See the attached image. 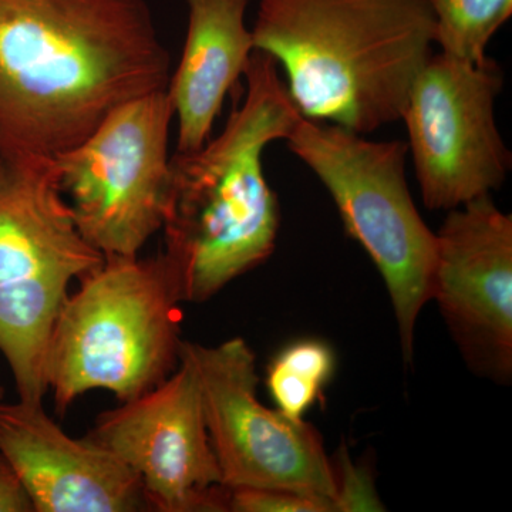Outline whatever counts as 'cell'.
<instances>
[{
  "label": "cell",
  "mask_w": 512,
  "mask_h": 512,
  "mask_svg": "<svg viewBox=\"0 0 512 512\" xmlns=\"http://www.w3.org/2000/svg\"><path fill=\"white\" fill-rule=\"evenodd\" d=\"M251 30L302 117L359 134L400 120L433 56L426 0H261Z\"/></svg>",
  "instance_id": "3957f363"
},
{
  "label": "cell",
  "mask_w": 512,
  "mask_h": 512,
  "mask_svg": "<svg viewBox=\"0 0 512 512\" xmlns=\"http://www.w3.org/2000/svg\"><path fill=\"white\" fill-rule=\"evenodd\" d=\"M104 262L83 237L53 160L0 154V352L19 399L42 403L50 335L70 285Z\"/></svg>",
  "instance_id": "5b68a950"
},
{
  "label": "cell",
  "mask_w": 512,
  "mask_h": 512,
  "mask_svg": "<svg viewBox=\"0 0 512 512\" xmlns=\"http://www.w3.org/2000/svg\"><path fill=\"white\" fill-rule=\"evenodd\" d=\"M28 494L8 461L0 456V512H33Z\"/></svg>",
  "instance_id": "ac0fdd59"
},
{
  "label": "cell",
  "mask_w": 512,
  "mask_h": 512,
  "mask_svg": "<svg viewBox=\"0 0 512 512\" xmlns=\"http://www.w3.org/2000/svg\"><path fill=\"white\" fill-rule=\"evenodd\" d=\"M286 143L325 185L349 237L379 269L404 362H412L417 319L431 301L436 232L421 218L407 184V143L367 140L348 128L305 117Z\"/></svg>",
  "instance_id": "8992f818"
},
{
  "label": "cell",
  "mask_w": 512,
  "mask_h": 512,
  "mask_svg": "<svg viewBox=\"0 0 512 512\" xmlns=\"http://www.w3.org/2000/svg\"><path fill=\"white\" fill-rule=\"evenodd\" d=\"M200 382L205 424L227 488L313 495L336 511L332 458L319 431L258 397L256 357L242 338L217 346L183 342Z\"/></svg>",
  "instance_id": "ba28073f"
},
{
  "label": "cell",
  "mask_w": 512,
  "mask_h": 512,
  "mask_svg": "<svg viewBox=\"0 0 512 512\" xmlns=\"http://www.w3.org/2000/svg\"><path fill=\"white\" fill-rule=\"evenodd\" d=\"M0 456L37 512H133L148 507L140 478L96 441L73 439L42 403H0Z\"/></svg>",
  "instance_id": "7c38bea8"
},
{
  "label": "cell",
  "mask_w": 512,
  "mask_h": 512,
  "mask_svg": "<svg viewBox=\"0 0 512 512\" xmlns=\"http://www.w3.org/2000/svg\"><path fill=\"white\" fill-rule=\"evenodd\" d=\"M436 232L431 301L471 372L512 376V217L490 195L447 211Z\"/></svg>",
  "instance_id": "8fae6325"
},
{
  "label": "cell",
  "mask_w": 512,
  "mask_h": 512,
  "mask_svg": "<svg viewBox=\"0 0 512 512\" xmlns=\"http://www.w3.org/2000/svg\"><path fill=\"white\" fill-rule=\"evenodd\" d=\"M3 393H5V390H3V387L0 386V402H2Z\"/></svg>",
  "instance_id": "d6986e66"
},
{
  "label": "cell",
  "mask_w": 512,
  "mask_h": 512,
  "mask_svg": "<svg viewBox=\"0 0 512 512\" xmlns=\"http://www.w3.org/2000/svg\"><path fill=\"white\" fill-rule=\"evenodd\" d=\"M144 0H0V154L53 160L127 101L167 89Z\"/></svg>",
  "instance_id": "6da1fadb"
},
{
  "label": "cell",
  "mask_w": 512,
  "mask_h": 512,
  "mask_svg": "<svg viewBox=\"0 0 512 512\" xmlns=\"http://www.w3.org/2000/svg\"><path fill=\"white\" fill-rule=\"evenodd\" d=\"M173 117L167 89L144 94L53 158L77 227L104 256H137L163 227Z\"/></svg>",
  "instance_id": "52a82bcc"
},
{
  "label": "cell",
  "mask_w": 512,
  "mask_h": 512,
  "mask_svg": "<svg viewBox=\"0 0 512 512\" xmlns=\"http://www.w3.org/2000/svg\"><path fill=\"white\" fill-rule=\"evenodd\" d=\"M440 53L481 64L498 29L512 16V0H426Z\"/></svg>",
  "instance_id": "9a60e30c"
},
{
  "label": "cell",
  "mask_w": 512,
  "mask_h": 512,
  "mask_svg": "<svg viewBox=\"0 0 512 512\" xmlns=\"http://www.w3.org/2000/svg\"><path fill=\"white\" fill-rule=\"evenodd\" d=\"M244 76V100L220 136L171 158L160 255L180 302H207L276 247L281 211L262 154L302 116L274 57L255 49Z\"/></svg>",
  "instance_id": "7a4b0ae2"
},
{
  "label": "cell",
  "mask_w": 512,
  "mask_h": 512,
  "mask_svg": "<svg viewBox=\"0 0 512 512\" xmlns=\"http://www.w3.org/2000/svg\"><path fill=\"white\" fill-rule=\"evenodd\" d=\"M183 55L167 93L178 119L177 153L200 150L222 103L255 50L245 25L249 0H187Z\"/></svg>",
  "instance_id": "4fadbf2b"
},
{
  "label": "cell",
  "mask_w": 512,
  "mask_h": 512,
  "mask_svg": "<svg viewBox=\"0 0 512 512\" xmlns=\"http://www.w3.org/2000/svg\"><path fill=\"white\" fill-rule=\"evenodd\" d=\"M336 481V512L383 511L370 471L350 460L348 451H340L338 463L332 460Z\"/></svg>",
  "instance_id": "e0dca14e"
},
{
  "label": "cell",
  "mask_w": 512,
  "mask_h": 512,
  "mask_svg": "<svg viewBox=\"0 0 512 512\" xmlns=\"http://www.w3.org/2000/svg\"><path fill=\"white\" fill-rule=\"evenodd\" d=\"M225 511L335 512L333 505L322 498L271 488H227Z\"/></svg>",
  "instance_id": "2e32d148"
},
{
  "label": "cell",
  "mask_w": 512,
  "mask_h": 512,
  "mask_svg": "<svg viewBox=\"0 0 512 512\" xmlns=\"http://www.w3.org/2000/svg\"><path fill=\"white\" fill-rule=\"evenodd\" d=\"M87 437L137 474L153 510L225 511L227 487L208 436L197 372L183 346L180 365L167 379L101 413Z\"/></svg>",
  "instance_id": "30bf717a"
},
{
  "label": "cell",
  "mask_w": 512,
  "mask_h": 512,
  "mask_svg": "<svg viewBox=\"0 0 512 512\" xmlns=\"http://www.w3.org/2000/svg\"><path fill=\"white\" fill-rule=\"evenodd\" d=\"M503 86V69L491 57L473 64L433 53L417 73L400 120L429 210H454L507 180L511 153L495 123Z\"/></svg>",
  "instance_id": "9c48e42d"
},
{
  "label": "cell",
  "mask_w": 512,
  "mask_h": 512,
  "mask_svg": "<svg viewBox=\"0 0 512 512\" xmlns=\"http://www.w3.org/2000/svg\"><path fill=\"white\" fill-rule=\"evenodd\" d=\"M180 299L163 258L104 256L79 281L47 346V390L56 412L104 389L121 403L167 379L180 365Z\"/></svg>",
  "instance_id": "277c9868"
},
{
  "label": "cell",
  "mask_w": 512,
  "mask_h": 512,
  "mask_svg": "<svg viewBox=\"0 0 512 512\" xmlns=\"http://www.w3.org/2000/svg\"><path fill=\"white\" fill-rule=\"evenodd\" d=\"M335 370V352L323 340L309 338L289 343L272 359L266 373V387L275 409L293 420H303Z\"/></svg>",
  "instance_id": "5bb4252c"
}]
</instances>
